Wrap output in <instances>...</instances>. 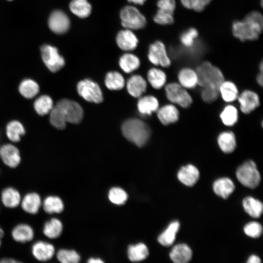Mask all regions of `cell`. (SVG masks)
Returning a JSON list of instances; mask_svg holds the SVG:
<instances>
[{
  "instance_id": "obj_52",
  "label": "cell",
  "mask_w": 263,
  "mask_h": 263,
  "mask_svg": "<svg viewBox=\"0 0 263 263\" xmlns=\"http://www.w3.org/2000/svg\"><path fill=\"white\" fill-rule=\"evenodd\" d=\"M129 2L135 4L142 5L144 4L146 0H127Z\"/></svg>"
},
{
  "instance_id": "obj_9",
  "label": "cell",
  "mask_w": 263,
  "mask_h": 263,
  "mask_svg": "<svg viewBox=\"0 0 263 263\" xmlns=\"http://www.w3.org/2000/svg\"><path fill=\"white\" fill-rule=\"evenodd\" d=\"M79 95L88 102L100 103L103 100L102 91L99 85L90 79H84L77 84Z\"/></svg>"
},
{
  "instance_id": "obj_17",
  "label": "cell",
  "mask_w": 263,
  "mask_h": 263,
  "mask_svg": "<svg viewBox=\"0 0 263 263\" xmlns=\"http://www.w3.org/2000/svg\"><path fill=\"white\" fill-rule=\"evenodd\" d=\"M22 195L16 188L8 186L3 188L0 194V203L4 207L14 209L20 206Z\"/></svg>"
},
{
  "instance_id": "obj_7",
  "label": "cell",
  "mask_w": 263,
  "mask_h": 263,
  "mask_svg": "<svg viewBox=\"0 0 263 263\" xmlns=\"http://www.w3.org/2000/svg\"><path fill=\"white\" fill-rule=\"evenodd\" d=\"M236 176L243 186L250 188H256L261 181V176L257 166L251 160L244 162L238 168Z\"/></svg>"
},
{
  "instance_id": "obj_29",
  "label": "cell",
  "mask_w": 263,
  "mask_h": 263,
  "mask_svg": "<svg viewBox=\"0 0 263 263\" xmlns=\"http://www.w3.org/2000/svg\"><path fill=\"white\" fill-rule=\"evenodd\" d=\"M147 87L146 80L140 75H132L127 83L128 93L134 97H140L146 92Z\"/></svg>"
},
{
  "instance_id": "obj_1",
  "label": "cell",
  "mask_w": 263,
  "mask_h": 263,
  "mask_svg": "<svg viewBox=\"0 0 263 263\" xmlns=\"http://www.w3.org/2000/svg\"><path fill=\"white\" fill-rule=\"evenodd\" d=\"M83 116V109L78 103L68 98H61L55 103L48 114V119L54 128L63 130L67 123H79Z\"/></svg>"
},
{
  "instance_id": "obj_19",
  "label": "cell",
  "mask_w": 263,
  "mask_h": 263,
  "mask_svg": "<svg viewBox=\"0 0 263 263\" xmlns=\"http://www.w3.org/2000/svg\"><path fill=\"white\" fill-rule=\"evenodd\" d=\"M156 112L159 120L164 125L174 124L180 118L179 111L177 106L172 103L159 108Z\"/></svg>"
},
{
  "instance_id": "obj_32",
  "label": "cell",
  "mask_w": 263,
  "mask_h": 263,
  "mask_svg": "<svg viewBox=\"0 0 263 263\" xmlns=\"http://www.w3.org/2000/svg\"><path fill=\"white\" fill-rule=\"evenodd\" d=\"M158 99L152 95H147L139 99L137 103L138 111L143 115H150L159 108Z\"/></svg>"
},
{
  "instance_id": "obj_47",
  "label": "cell",
  "mask_w": 263,
  "mask_h": 263,
  "mask_svg": "<svg viewBox=\"0 0 263 263\" xmlns=\"http://www.w3.org/2000/svg\"><path fill=\"white\" fill-rule=\"evenodd\" d=\"M244 230L247 236L254 238L260 237L263 232L262 225L256 222H252L247 224L244 226Z\"/></svg>"
},
{
  "instance_id": "obj_20",
  "label": "cell",
  "mask_w": 263,
  "mask_h": 263,
  "mask_svg": "<svg viewBox=\"0 0 263 263\" xmlns=\"http://www.w3.org/2000/svg\"><path fill=\"white\" fill-rule=\"evenodd\" d=\"M63 231L61 221L56 217L47 219L43 224L42 233L47 239L55 240L60 236Z\"/></svg>"
},
{
  "instance_id": "obj_35",
  "label": "cell",
  "mask_w": 263,
  "mask_h": 263,
  "mask_svg": "<svg viewBox=\"0 0 263 263\" xmlns=\"http://www.w3.org/2000/svg\"><path fill=\"white\" fill-rule=\"evenodd\" d=\"M179 227L180 224L178 221L171 222L167 229L159 236L158 242L163 246L171 245L175 240L176 235Z\"/></svg>"
},
{
  "instance_id": "obj_16",
  "label": "cell",
  "mask_w": 263,
  "mask_h": 263,
  "mask_svg": "<svg viewBox=\"0 0 263 263\" xmlns=\"http://www.w3.org/2000/svg\"><path fill=\"white\" fill-rule=\"evenodd\" d=\"M50 29L54 33L62 34L67 32L70 26V21L65 13L60 10L54 11L48 20Z\"/></svg>"
},
{
  "instance_id": "obj_49",
  "label": "cell",
  "mask_w": 263,
  "mask_h": 263,
  "mask_svg": "<svg viewBox=\"0 0 263 263\" xmlns=\"http://www.w3.org/2000/svg\"><path fill=\"white\" fill-rule=\"evenodd\" d=\"M19 263L15 259L10 257H4L0 259V263Z\"/></svg>"
},
{
  "instance_id": "obj_21",
  "label": "cell",
  "mask_w": 263,
  "mask_h": 263,
  "mask_svg": "<svg viewBox=\"0 0 263 263\" xmlns=\"http://www.w3.org/2000/svg\"><path fill=\"white\" fill-rule=\"evenodd\" d=\"M178 83L187 90L193 89L198 85V77L195 70L183 68L177 75Z\"/></svg>"
},
{
  "instance_id": "obj_3",
  "label": "cell",
  "mask_w": 263,
  "mask_h": 263,
  "mask_svg": "<svg viewBox=\"0 0 263 263\" xmlns=\"http://www.w3.org/2000/svg\"><path fill=\"white\" fill-rule=\"evenodd\" d=\"M121 130L124 137L138 147L145 145L150 135L149 126L144 121L137 118L126 120L122 125Z\"/></svg>"
},
{
  "instance_id": "obj_14",
  "label": "cell",
  "mask_w": 263,
  "mask_h": 263,
  "mask_svg": "<svg viewBox=\"0 0 263 263\" xmlns=\"http://www.w3.org/2000/svg\"><path fill=\"white\" fill-rule=\"evenodd\" d=\"M42 198L38 192L30 191L22 196L19 207L25 213L36 215L41 209Z\"/></svg>"
},
{
  "instance_id": "obj_53",
  "label": "cell",
  "mask_w": 263,
  "mask_h": 263,
  "mask_svg": "<svg viewBox=\"0 0 263 263\" xmlns=\"http://www.w3.org/2000/svg\"><path fill=\"white\" fill-rule=\"evenodd\" d=\"M5 233L4 230L0 226V248L2 244V240L4 237Z\"/></svg>"
},
{
  "instance_id": "obj_56",
  "label": "cell",
  "mask_w": 263,
  "mask_h": 263,
  "mask_svg": "<svg viewBox=\"0 0 263 263\" xmlns=\"http://www.w3.org/2000/svg\"></svg>"
},
{
  "instance_id": "obj_36",
  "label": "cell",
  "mask_w": 263,
  "mask_h": 263,
  "mask_svg": "<svg viewBox=\"0 0 263 263\" xmlns=\"http://www.w3.org/2000/svg\"><path fill=\"white\" fill-rule=\"evenodd\" d=\"M243 206L245 212L252 217L259 218L263 213V204L253 197L245 198L243 201Z\"/></svg>"
},
{
  "instance_id": "obj_51",
  "label": "cell",
  "mask_w": 263,
  "mask_h": 263,
  "mask_svg": "<svg viewBox=\"0 0 263 263\" xmlns=\"http://www.w3.org/2000/svg\"><path fill=\"white\" fill-rule=\"evenodd\" d=\"M260 73L257 75L256 77V81L257 83L261 86V87L263 86V70H260Z\"/></svg>"
},
{
  "instance_id": "obj_37",
  "label": "cell",
  "mask_w": 263,
  "mask_h": 263,
  "mask_svg": "<svg viewBox=\"0 0 263 263\" xmlns=\"http://www.w3.org/2000/svg\"><path fill=\"white\" fill-rule=\"evenodd\" d=\"M119 64L124 72L130 73L139 68L140 62L136 56L131 53H126L120 57Z\"/></svg>"
},
{
  "instance_id": "obj_11",
  "label": "cell",
  "mask_w": 263,
  "mask_h": 263,
  "mask_svg": "<svg viewBox=\"0 0 263 263\" xmlns=\"http://www.w3.org/2000/svg\"><path fill=\"white\" fill-rule=\"evenodd\" d=\"M0 159L5 166L15 169L21 162L20 150L14 143H3L0 145Z\"/></svg>"
},
{
  "instance_id": "obj_40",
  "label": "cell",
  "mask_w": 263,
  "mask_h": 263,
  "mask_svg": "<svg viewBox=\"0 0 263 263\" xmlns=\"http://www.w3.org/2000/svg\"><path fill=\"white\" fill-rule=\"evenodd\" d=\"M105 83L111 90H119L125 85V80L121 74L117 72H110L106 75Z\"/></svg>"
},
{
  "instance_id": "obj_12",
  "label": "cell",
  "mask_w": 263,
  "mask_h": 263,
  "mask_svg": "<svg viewBox=\"0 0 263 263\" xmlns=\"http://www.w3.org/2000/svg\"><path fill=\"white\" fill-rule=\"evenodd\" d=\"M148 57L150 61L156 66L168 67L171 64L165 46L160 41H156L150 45Z\"/></svg>"
},
{
  "instance_id": "obj_41",
  "label": "cell",
  "mask_w": 263,
  "mask_h": 263,
  "mask_svg": "<svg viewBox=\"0 0 263 263\" xmlns=\"http://www.w3.org/2000/svg\"><path fill=\"white\" fill-rule=\"evenodd\" d=\"M57 260L62 263H76L80 261V257L74 250L60 249L56 254Z\"/></svg>"
},
{
  "instance_id": "obj_46",
  "label": "cell",
  "mask_w": 263,
  "mask_h": 263,
  "mask_svg": "<svg viewBox=\"0 0 263 263\" xmlns=\"http://www.w3.org/2000/svg\"><path fill=\"white\" fill-rule=\"evenodd\" d=\"M219 95V90L211 88H202L201 97L206 103L215 102Z\"/></svg>"
},
{
  "instance_id": "obj_48",
  "label": "cell",
  "mask_w": 263,
  "mask_h": 263,
  "mask_svg": "<svg viewBox=\"0 0 263 263\" xmlns=\"http://www.w3.org/2000/svg\"><path fill=\"white\" fill-rule=\"evenodd\" d=\"M158 9L174 13L176 7L174 0H158L157 2Z\"/></svg>"
},
{
  "instance_id": "obj_26",
  "label": "cell",
  "mask_w": 263,
  "mask_h": 263,
  "mask_svg": "<svg viewBox=\"0 0 263 263\" xmlns=\"http://www.w3.org/2000/svg\"><path fill=\"white\" fill-rule=\"evenodd\" d=\"M217 143L220 150L227 154L233 152L237 147L235 134L231 131L221 132L217 136Z\"/></svg>"
},
{
  "instance_id": "obj_27",
  "label": "cell",
  "mask_w": 263,
  "mask_h": 263,
  "mask_svg": "<svg viewBox=\"0 0 263 263\" xmlns=\"http://www.w3.org/2000/svg\"><path fill=\"white\" fill-rule=\"evenodd\" d=\"M52 98L46 94L38 95L33 100V106L38 115L44 116L49 114L54 105Z\"/></svg>"
},
{
  "instance_id": "obj_45",
  "label": "cell",
  "mask_w": 263,
  "mask_h": 263,
  "mask_svg": "<svg viewBox=\"0 0 263 263\" xmlns=\"http://www.w3.org/2000/svg\"><path fill=\"white\" fill-rule=\"evenodd\" d=\"M186 8L197 12L203 11L211 0H180Z\"/></svg>"
},
{
  "instance_id": "obj_24",
  "label": "cell",
  "mask_w": 263,
  "mask_h": 263,
  "mask_svg": "<svg viewBox=\"0 0 263 263\" xmlns=\"http://www.w3.org/2000/svg\"><path fill=\"white\" fill-rule=\"evenodd\" d=\"M19 94L27 99H34L39 94L40 87L38 83L31 78H25L21 80L18 86Z\"/></svg>"
},
{
  "instance_id": "obj_5",
  "label": "cell",
  "mask_w": 263,
  "mask_h": 263,
  "mask_svg": "<svg viewBox=\"0 0 263 263\" xmlns=\"http://www.w3.org/2000/svg\"><path fill=\"white\" fill-rule=\"evenodd\" d=\"M165 94L168 100L183 108H189L192 104L193 99L188 90L178 82H172L165 87Z\"/></svg>"
},
{
  "instance_id": "obj_31",
  "label": "cell",
  "mask_w": 263,
  "mask_h": 263,
  "mask_svg": "<svg viewBox=\"0 0 263 263\" xmlns=\"http://www.w3.org/2000/svg\"><path fill=\"white\" fill-rule=\"evenodd\" d=\"M213 189L216 194L224 199L227 198L233 192L235 186L228 178H222L216 180L213 185Z\"/></svg>"
},
{
  "instance_id": "obj_25",
  "label": "cell",
  "mask_w": 263,
  "mask_h": 263,
  "mask_svg": "<svg viewBox=\"0 0 263 263\" xmlns=\"http://www.w3.org/2000/svg\"><path fill=\"white\" fill-rule=\"evenodd\" d=\"M199 171L193 165L188 164L181 168L178 172V180L187 186L194 185L199 178Z\"/></svg>"
},
{
  "instance_id": "obj_2",
  "label": "cell",
  "mask_w": 263,
  "mask_h": 263,
  "mask_svg": "<svg viewBox=\"0 0 263 263\" xmlns=\"http://www.w3.org/2000/svg\"><path fill=\"white\" fill-rule=\"evenodd\" d=\"M263 27L262 14L258 11H253L243 20L235 21L232 23V31L234 36L241 41L254 40L259 37Z\"/></svg>"
},
{
  "instance_id": "obj_8",
  "label": "cell",
  "mask_w": 263,
  "mask_h": 263,
  "mask_svg": "<svg viewBox=\"0 0 263 263\" xmlns=\"http://www.w3.org/2000/svg\"><path fill=\"white\" fill-rule=\"evenodd\" d=\"M40 50L42 61L51 72L57 73L65 66V59L56 47L45 44Z\"/></svg>"
},
{
  "instance_id": "obj_10",
  "label": "cell",
  "mask_w": 263,
  "mask_h": 263,
  "mask_svg": "<svg viewBox=\"0 0 263 263\" xmlns=\"http://www.w3.org/2000/svg\"><path fill=\"white\" fill-rule=\"evenodd\" d=\"M31 252L36 261L46 262L53 259L56 249L48 240H37L31 244Z\"/></svg>"
},
{
  "instance_id": "obj_38",
  "label": "cell",
  "mask_w": 263,
  "mask_h": 263,
  "mask_svg": "<svg viewBox=\"0 0 263 263\" xmlns=\"http://www.w3.org/2000/svg\"><path fill=\"white\" fill-rule=\"evenodd\" d=\"M147 78L151 86L155 89L164 87L167 81V75L162 70L153 68L148 72Z\"/></svg>"
},
{
  "instance_id": "obj_55",
  "label": "cell",
  "mask_w": 263,
  "mask_h": 263,
  "mask_svg": "<svg viewBox=\"0 0 263 263\" xmlns=\"http://www.w3.org/2000/svg\"><path fill=\"white\" fill-rule=\"evenodd\" d=\"M0 207H1V204L0 203Z\"/></svg>"
},
{
  "instance_id": "obj_39",
  "label": "cell",
  "mask_w": 263,
  "mask_h": 263,
  "mask_svg": "<svg viewBox=\"0 0 263 263\" xmlns=\"http://www.w3.org/2000/svg\"><path fill=\"white\" fill-rule=\"evenodd\" d=\"M128 257L132 262H139L145 259L149 255L147 246L139 243L136 245L129 246L128 250Z\"/></svg>"
},
{
  "instance_id": "obj_23",
  "label": "cell",
  "mask_w": 263,
  "mask_h": 263,
  "mask_svg": "<svg viewBox=\"0 0 263 263\" xmlns=\"http://www.w3.org/2000/svg\"><path fill=\"white\" fill-rule=\"evenodd\" d=\"M5 133L7 138L12 143H16L21 140L26 133L23 124L19 120L13 119L9 121L5 127Z\"/></svg>"
},
{
  "instance_id": "obj_50",
  "label": "cell",
  "mask_w": 263,
  "mask_h": 263,
  "mask_svg": "<svg viewBox=\"0 0 263 263\" xmlns=\"http://www.w3.org/2000/svg\"><path fill=\"white\" fill-rule=\"evenodd\" d=\"M260 262V258L254 255L250 256L247 261V263H259Z\"/></svg>"
},
{
  "instance_id": "obj_18",
  "label": "cell",
  "mask_w": 263,
  "mask_h": 263,
  "mask_svg": "<svg viewBox=\"0 0 263 263\" xmlns=\"http://www.w3.org/2000/svg\"><path fill=\"white\" fill-rule=\"evenodd\" d=\"M115 40L118 47L125 51L134 50L138 43L136 35L132 30L127 29L120 31L116 36Z\"/></svg>"
},
{
  "instance_id": "obj_34",
  "label": "cell",
  "mask_w": 263,
  "mask_h": 263,
  "mask_svg": "<svg viewBox=\"0 0 263 263\" xmlns=\"http://www.w3.org/2000/svg\"><path fill=\"white\" fill-rule=\"evenodd\" d=\"M69 8L72 13L81 19L88 17L92 12V6L87 0H72Z\"/></svg>"
},
{
  "instance_id": "obj_28",
  "label": "cell",
  "mask_w": 263,
  "mask_h": 263,
  "mask_svg": "<svg viewBox=\"0 0 263 263\" xmlns=\"http://www.w3.org/2000/svg\"><path fill=\"white\" fill-rule=\"evenodd\" d=\"M219 95L226 103H231L237 99L239 92L235 83L224 80L219 87Z\"/></svg>"
},
{
  "instance_id": "obj_42",
  "label": "cell",
  "mask_w": 263,
  "mask_h": 263,
  "mask_svg": "<svg viewBox=\"0 0 263 263\" xmlns=\"http://www.w3.org/2000/svg\"><path fill=\"white\" fill-rule=\"evenodd\" d=\"M109 198L111 202L116 205L124 204L127 201V193L120 188H112L109 192Z\"/></svg>"
},
{
  "instance_id": "obj_44",
  "label": "cell",
  "mask_w": 263,
  "mask_h": 263,
  "mask_svg": "<svg viewBox=\"0 0 263 263\" xmlns=\"http://www.w3.org/2000/svg\"><path fill=\"white\" fill-rule=\"evenodd\" d=\"M198 36V32L195 28H189L181 35V42L186 47H191L194 45Z\"/></svg>"
},
{
  "instance_id": "obj_30",
  "label": "cell",
  "mask_w": 263,
  "mask_h": 263,
  "mask_svg": "<svg viewBox=\"0 0 263 263\" xmlns=\"http://www.w3.org/2000/svg\"><path fill=\"white\" fill-rule=\"evenodd\" d=\"M192 255V251L188 245L180 244L173 246L169 254V257L174 263H186L191 260Z\"/></svg>"
},
{
  "instance_id": "obj_22",
  "label": "cell",
  "mask_w": 263,
  "mask_h": 263,
  "mask_svg": "<svg viewBox=\"0 0 263 263\" xmlns=\"http://www.w3.org/2000/svg\"><path fill=\"white\" fill-rule=\"evenodd\" d=\"M64 208L62 200L58 196L50 194L42 199L41 209L47 215L61 213Z\"/></svg>"
},
{
  "instance_id": "obj_13",
  "label": "cell",
  "mask_w": 263,
  "mask_h": 263,
  "mask_svg": "<svg viewBox=\"0 0 263 263\" xmlns=\"http://www.w3.org/2000/svg\"><path fill=\"white\" fill-rule=\"evenodd\" d=\"M240 105L241 111L247 114L255 110L260 104L259 95L255 92L246 89L239 94L237 99Z\"/></svg>"
},
{
  "instance_id": "obj_54",
  "label": "cell",
  "mask_w": 263,
  "mask_h": 263,
  "mask_svg": "<svg viewBox=\"0 0 263 263\" xmlns=\"http://www.w3.org/2000/svg\"><path fill=\"white\" fill-rule=\"evenodd\" d=\"M88 262L89 263H103V261L99 258H91L88 260Z\"/></svg>"
},
{
  "instance_id": "obj_15",
  "label": "cell",
  "mask_w": 263,
  "mask_h": 263,
  "mask_svg": "<svg viewBox=\"0 0 263 263\" xmlns=\"http://www.w3.org/2000/svg\"><path fill=\"white\" fill-rule=\"evenodd\" d=\"M12 239L19 244H29L35 238V231L33 227L28 223L21 222L16 225L11 229Z\"/></svg>"
},
{
  "instance_id": "obj_43",
  "label": "cell",
  "mask_w": 263,
  "mask_h": 263,
  "mask_svg": "<svg viewBox=\"0 0 263 263\" xmlns=\"http://www.w3.org/2000/svg\"><path fill=\"white\" fill-rule=\"evenodd\" d=\"M154 21L160 25H169L174 22L173 13L158 9L153 17Z\"/></svg>"
},
{
  "instance_id": "obj_33",
  "label": "cell",
  "mask_w": 263,
  "mask_h": 263,
  "mask_svg": "<svg viewBox=\"0 0 263 263\" xmlns=\"http://www.w3.org/2000/svg\"><path fill=\"white\" fill-rule=\"evenodd\" d=\"M219 116L221 122L225 126L232 127L238 122L239 112L237 108L232 104H228L221 111Z\"/></svg>"
},
{
  "instance_id": "obj_6",
  "label": "cell",
  "mask_w": 263,
  "mask_h": 263,
  "mask_svg": "<svg viewBox=\"0 0 263 263\" xmlns=\"http://www.w3.org/2000/svg\"><path fill=\"white\" fill-rule=\"evenodd\" d=\"M120 18L122 26L131 30L143 29L147 24L145 17L133 6L124 7L120 12Z\"/></svg>"
},
{
  "instance_id": "obj_4",
  "label": "cell",
  "mask_w": 263,
  "mask_h": 263,
  "mask_svg": "<svg viewBox=\"0 0 263 263\" xmlns=\"http://www.w3.org/2000/svg\"><path fill=\"white\" fill-rule=\"evenodd\" d=\"M198 77V85L201 88H211L219 90L225 80L221 70L209 61H204L195 69Z\"/></svg>"
}]
</instances>
